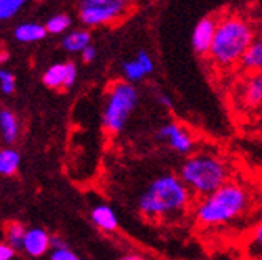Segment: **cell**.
Returning a JSON list of instances; mask_svg holds the SVG:
<instances>
[{"label": "cell", "instance_id": "1", "mask_svg": "<svg viewBox=\"0 0 262 260\" xmlns=\"http://www.w3.org/2000/svg\"><path fill=\"white\" fill-rule=\"evenodd\" d=\"M190 195V190L179 176L162 174L141 193L138 209L149 220L174 219L187 209Z\"/></svg>", "mask_w": 262, "mask_h": 260}, {"label": "cell", "instance_id": "2", "mask_svg": "<svg viewBox=\"0 0 262 260\" xmlns=\"http://www.w3.org/2000/svg\"><path fill=\"white\" fill-rule=\"evenodd\" d=\"M256 38L253 24L238 13H230L217 19V29L209 50V59L221 69L240 66L248 46Z\"/></svg>", "mask_w": 262, "mask_h": 260}, {"label": "cell", "instance_id": "3", "mask_svg": "<svg viewBox=\"0 0 262 260\" xmlns=\"http://www.w3.org/2000/svg\"><path fill=\"white\" fill-rule=\"evenodd\" d=\"M250 203L248 192L233 182H227L211 195L200 198L195 206V220L203 227H217L240 217Z\"/></svg>", "mask_w": 262, "mask_h": 260}, {"label": "cell", "instance_id": "4", "mask_svg": "<svg viewBox=\"0 0 262 260\" xmlns=\"http://www.w3.org/2000/svg\"><path fill=\"white\" fill-rule=\"evenodd\" d=\"M179 177L190 193L205 198L227 184L229 168L214 155L196 153L182 163Z\"/></svg>", "mask_w": 262, "mask_h": 260}, {"label": "cell", "instance_id": "5", "mask_svg": "<svg viewBox=\"0 0 262 260\" xmlns=\"http://www.w3.org/2000/svg\"><path fill=\"white\" fill-rule=\"evenodd\" d=\"M138 104V91L129 82H115L109 86L102 109V128L109 134L120 133Z\"/></svg>", "mask_w": 262, "mask_h": 260}, {"label": "cell", "instance_id": "6", "mask_svg": "<svg viewBox=\"0 0 262 260\" xmlns=\"http://www.w3.org/2000/svg\"><path fill=\"white\" fill-rule=\"evenodd\" d=\"M129 4L131 0H82L78 7V19L88 28L106 26L119 19Z\"/></svg>", "mask_w": 262, "mask_h": 260}, {"label": "cell", "instance_id": "7", "mask_svg": "<svg viewBox=\"0 0 262 260\" xmlns=\"http://www.w3.org/2000/svg\"><path fill=\"white\" fill-rule=\"evenodd\" d=\"M77 80V67L74 62H56L50 66L43 75L42 82L51 89H69Z\"/></svg>", "mask_w": 262, "mask_h": 260}, {"label": "cell", "instance_id": "8", "mask_svg": "<svg viewBox=\"0 0 262 260\" xmlns=\"http://www.w3.org/2000/svg\"><path fill=\"white\" fill-rule=\"evenodd\" d=\"M237 96L245 109L262 107V70L246 74L238 86Z\"/></svg>", "mask_w": 262, "mask_h": 260}, {"label": "cell", "instance_id": "9", "mask_svg": "<svg viewBox=\"0 0 262 260\" xmlns=\"http://www.w3.org/2000/svg\"><path fill=\"white\" fill-rule=\"evenodd\" d=\"M157 134L178 153L186 155L193 149V137L190 136V133L174 122H169L160 126Z\"/></svg>", "mask_w": 262, "mask_h": 260}, {"label": "cell", "instance_id": "10", "mask_svg": "<svg viewBox=\"0 0 262 260\" xmlns=\"http://www.w3.org/2000/svg\"><path fill=\"white\" fill-rule=\"evenodd\" d=\"M217 29V19L214 16H206L196 22L192 32V46L196 55L206 56L213 46V40Z\"/></svg>", "mask_w": 262, "mask_h": 260}, {"label": "cell", "instance_id": "11", "mask_svg": "<svg viewBox=\"0 0 262 260\" xmlns=\"http://www.w3.org/2000/svg\"><path fill=\"white\" fill-rule=\"evenodd\" d=\"M51 248V237L48 235V231L43 228H29L28 235H26L23 251L31 255V257H42L43 254L48 252Z\"/></svg>", "mask_w": 262, "mask_h": 260}, {"label": "cell", "instance_id": "12", "mask_svg": "<svg viewBox=\"0 0 262 260\" xmlns=\"http://www.w3.org/2000/svg\"><path fill=\"white\" fill-rule=\"evenodd\" d=\"M154 70V61L147 51H139L138 56L123 64V75L126 82H139Z\"/></svg>", "mask_w": 262, "mask_h": 260}, {"label": "cell", "instance_id": "13", "mask_svg": "<svg viewBox=\"0 0 262 260\" xmlns=\"http://www.w3.org/2000/svg\"><path fill=\"white\" fill-rule=\"evenodd\" d=\"M0 133H2V140L7 146L15 144L19 137V120L16 113L10 109L0 110Z\"/></svg>", "mask_w": 262, "mask_h": 260}, {"label": "cell", "instance_id": "14", "mask_svg": "<svg viewBox=\"0 0 262 260\" xmlns=\"http://www.w3.org/2000/svg\"><path fill=\"white\" fill-rule=\"evenodd\" d=\"M47 28L45 24H38V22H21L18 24L13 35L18 42L21 43H35L40 42L47 37Z\"/></svg>", "mask_w": 262, "mask_h": 260}, {"label": "cell", "instance_id": "15", "mask_svg": "<svg viewBox=\"0 0 262 260\" xmlns=\"http://www.w3.org/2000/svg\"><path fill=\"white\" fill-rule=\"evenodd\" d=\"M91 220L93 224L106 233H112L119 227V220L109 204H98L91 209Z\"/></svg>", "mask_w": 262, "mask_h": 260}, {"label": "cell", "instance_id": "16", "mask_svg": "<svg viewBox=\"0 0 262 260\" xmlns=\"http://www.w3.org/2000/svg\"><path fill=\"white\" fill-rule=\"evenodd\" d=\"M240 67L246 74L262 70V37H256L253 43L248 46L240 61Z\"/></svg>", "mask_w": 262, "mask_h": 260}, {"label": "cell", "instance_id": "17", "mask_svg": "<svg viewBox=\"0 0 262 260\" xmlns=\"http://www.w3.org/2000/svg\"><path fill=\"white\" fill-rule=\"evenodd\" d=\"M91 35L85 29H75L62 37V48L69 53H80L90 46Z\"/></svg>", "mask_w": 262, "mask_h": 260}, {"label": "cell", "instance_id": "18", "mask_svg": "<svg viewBox=\"0 0 262 260\" xmlns=\"http://www.w3.org/2000/svg\"><path fill=\"white\" fill-rule=\"evenodd\" d=\"M28 230L18 220H10L4 225V241L15 249H23V244L28 235Z\"/></svg>", "mask_w": 262, "mask_h": 260}, {"label": "cell", "instance_id": "19", "mask_svg": "<svg viewBox=\"0 0 262 260\" xmlns=\"http://www.w3.org/2000/svg\"><path fill=\"white\" fill-rule=\"evenodd\" d=\"M21 164V153L11 147H5L0 150V174L4 177H10L16 174Z\"/></svg>", "mask_w": 262, "mask_h": 260}, {"label": "cell", "instance_id": "20", "mask_svg": "<svg viewBox=\"0 0 262 260\" xmlns=\"http://www.w3.org/2000/svg\"><path fill=\"white\" fill-rule=\"evenodd\" d=\"M72 24V19L64 15V13H58V15L51 16L47 22H45V28H47V32L51 34V35H59V34H64L71 28Z\"/></svg>", "mask_w": 262, "mask_h": 260}, {"label": "cell", "instance_id": "21", "mask_svg": "<svg viewBox=\"0 0 262 260\" xmlns=\"http://www.w3.org/2000/svg\"><path fill=\"white\" fill-rule=\"evenodd\" d=\"M248 251L254 257L262 258V220L253 227L250 237H248Z\"/></svg>", "mask_w": 262, "mask_h": 260}, {"label": "cell", "instance_id": "22", "mask_svg": "<svg viewBox=\"0 0 262 260\" xmlns=\"http://www.w3.org/2000/svg\"><path fill=\"white\" fill-rule=\"evenodd\" d=\"M28 0H0V19L7 21L18 15Z\"/></svg>", "mask_w": 262, "mask_h": 260}, {"label": "cell", "instance_id": "23", "mask_svg": "<svg viewBox=\"0 0 262 260\" xmlns=\"http://www.w3.org/2000/svg\"><path fill=\"white\" fill-rule=\"evenodd\" d=\"M0 89H2V93L5 96H10L15 93L16 79H15V75H13V72H10L7 69L0 70Z\"/></svg>", "mask_w": 262, "mask_h": 260}, {"label": "cell", "instance_id": "24", "mask_svg": "<svg viewBox=\"0 0 262 260\" xmlns=\"http://www.w3.org/2000/svg\"><path fill=\"white\" fill-rule=\"evenodd\" d=\"M50 260H82L74 251H71L69 248L66 249H53L50 255Z\"/></svg>", "mask_w": 262, "mask_h": 260}, {"label": "cell", "instance_id": "25", "mask_svg": "<svg viewBox=\"0 0 262 260\" xmlns=\"http://www.w3.org/2000/svg\"><path fill=\"white\" fill-rule=\"evenodd\" d=\"M15 252H16V249L11 248V246L7 244L5 241L0 243V260H13Z\"/></svg>", "mask_w": 262, "mask_h": 260}, {"label": "cell", "instance_id": "26", "mask_svg": "<svg viewBox=\"0 0 262 260\" xmlns=\"http://www.w3.org/2000/svg\"><path fill=\"white\" fill-rule=\"evenodd\" d=\"M95 58H96V48H95L93 45H90L88 48H85V50L82 51V59H83L85 62L95 61Z\"/></svg>", "mask_w": 262, "mask_h": 260}, {"label": "cell", "instance_id": "27", "mask_svg": "<svg viewBox=\"0 0 262 260\" xmlns=\"http://www.w3.org/2000/svg\"><path fill=\"white\" fill-rule=\"evenodd\" d=\"M69 248L68 243H66L61 237H51V249H66Z\"/></svg>", "mask_w": 262, "mask_h": 260}, {"label": "cell", "instance_id": "28", "mask_svg": "<svg viewBox=\"0 0 262 260\" xmlns=\"http://www.w3.org/2000/svg\"><path fill=\"white\" fill-rule=\"evenodd\" d=\"M159 101H160V104H162V106H165L166 109H171V106H173V101L171 99H169L166 94H159Z\"/></svg>", "mask_w": 262, "mask_h": 260}, {"label": "cell", "instance_id": "29", "mask_svg": "<svg viewBox=\"0 0 262 260\" xmlns=\"http://www.w3.org/2000/svg\"><path fill=\"white\" fill-rule=\"evenodd\" d=\"M120 260H146V258L141 257V255H138V254H126V255H123Z\"/></svg>", "mask_w": 262, "mask_h": 260}]
</instances>
